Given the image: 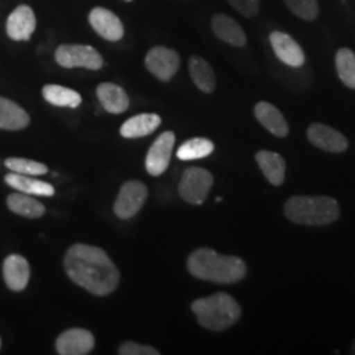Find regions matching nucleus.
Returning <instances> with one entry per match:
<instances>
[{
    "mask_svg": "<svg viewBox=\"0 0 355 355\" xmlns=\"http://www.w3.org/2000/svg\"><path fill=\"white\" fill-rule=\"evenodd\" d=\"M64 270L76 284L96 296L110 295L120 282V272L107 253L85 243H76L69 249Z\"/></svg>",
    "mask_w": 355,
    "mask_h": 355,
    "instance_id": "f257e3e1",
    "label": "nucleus"
},
{
    "mask_svg": "<svg viewBox=\"0 0 355 355\" xmlns=\"http://www.w3.org/2000/svg\"><path fill=\"white\" fill-rule=\"evenodd\" d=\"M187 266L192 277L218 284L239 283L248 274V266L241 258L221 255L207 248L191 253Z\"/></svg>",
    "mask_w": 355,
    "mask_h": 355,
    "instance_id": "f03ea898",
    "label": "nucleus"
},
{
    "mask_svg": "<svg viewBox=\"0 0 355 355\" xmlns=\"http://www.w3.org/2000/svg\"><path fill=\"white\" fill-rule=\"evenodd\" d=\"M283 212L295 224L322 227L337 221L341 209L329 196H292L284 203Z\"/></svg>",
    "mask_w": 355,
    "mask_h": 355,
    "instance_id": "7ed1b4c3",
    "label": "nucleus"
},
{
    "mask_svg": "<svg viewBox=\"0 0 355 355\" xmlns=\"http://www.w3.org/2000/svg\"><path fill=\"white\" fill-rule=\"evenodd\" d=\"M191 309L203 328L214 331L228 329L241 318V306L225 292L198 299Z\"/></svg>",
    "mask_w": 355,
    "mask_h": 355,
    "instance_id": "20e7f679",
    "label": "nucleus"
},
{
    "mask_svg": "<svg viewBox=\"0 0 355 355\" xmlns=\"http://www.w3.org/2000/svg\"><path fill=\"white\" fill-rule=\"evenodd\" d=\"M214 186L212 174L202 167H190L184 171L179 183L180 198L193 205L203 204Z\"/></svg>",
    "mask_w": 355,
    "mask_h": 355,
    "instance_id": "39448f33",
    "label": "nucleus"
},
{
    "mask_svg": "<svg viewBox=\"0 0 355 355\" xmlns=\"http://www.w3.org/2000/svg\"><path fill=\"white\" fill-rule=\"evenodd\" d=\"M55 61L64 69L101 70L103 66L101 53L89 45H61L55 51Z\"/></svg>",
    "mask_w": 355,
    "mask_h": 355,
    "instance_id": "423d86ee",
    "label": "nucleus"
},
{
    "mask_svg": "<svg viewBox=\"0 0 355 355\" xmlns=\"http://www.w3.org/2000/svg\"><path fill=\"white\" fill-rule=\"evenodd\" d=\"M148 198V187L139 180H129L120 189L114 202V211L117 217L127 220L136 215Z\"/></svg>",
    "mask_w": 355,
    "mask_h": 355,
    "instance_id": "0eeeda50",
    "label": "nucleus"
},
{
    "mask_svg": "<svg viewBox=\"0 0 355 355\" xmlns=\"http://www.w3.org/2000/svg\"><path fill=\"white\" fill-rule=\"evenodd\" d=\"M174 144H175V135L173 132L162 133L157 140L153 142L145 161L146 171L150 175L158 177L167 170L171 161Z\"/></svg>",
    "mask_w": 355,
    "mask_h": 355,
    "instance_id": "6e6552de",
    "label": "nucleus"
},
{
    "mask_svg": "<svg viewBox=\"0 0 355 355\" xmlns=\"http://www.w3.org/2000/svg\"><path fill=\"white\" fill-rule=\"evenodd\" d=\"M145 64L153 76L162 82H168L177 74L180 58L177 51L164 46L153 48L146 54Z\"/></svg>",
    "mask_w": 355,
    "mask_h": 355,
    "instance_id": "1a4fd4ad",
    "label": "nucleus"
},
{
    "mask_svg": "<svg viewBox=\"0 0 355 355\" xmlns=\"http://www.w3.org/2000/svg\"><path fill=\"white\" fill-rule=\"evenodd\" d=\"M306 137L313 146L324 152L343 153L349 148V141L341 132L321 123L311 124L306 130Z\"/></svg>",
    "mask_w": 355,
    "mask_h": 355,
    "instance_id": "9d476101",
    "label": "nucleus"
},
{
    "mask_svg": "<svg viewBox=\"0 0 355 355\" xmlns=\"http://www.w3.org/2000/svg\"><path fill=\"white\" fill-rule=\"evenodd\" d=\"M95 338L89 330L69 329L64 331L55 343V349L61 355H86L92 352Z\"/></svg>",
    "mask_w": 355,
    "mask_h": 355,
    "instance_id": "9b49d317",
    "label": "nucleus"
},
{
    "mask_svg": "<svg viewBox=\"0 0 355 355\" xmlns=\"http://www.w3.org/2000/svg\"><path fill=\"white\" fill-rule=\"evenodd\" d=\"M272 51L280 61L291 67H302L305 62L304 51L293 38L284 32H272L270 35Z\"/></svg>",
    "mask_w": 355,
    "mask_h": 355,
    "instance_id": "f8f14e48",
    "label": "nucleus"
},
{
    "mask_svg": "<svg viewBox=\"0 0 355 355\" xmlns=\"http://www.w3.org/2000/svg\"><path fill=\"white\" fill-rule=\"evenodd\" d=\"M89 21L94 31L104 40L119 41L124 36V26L121 20L107 8H94L89 13Z\"/></svg>",
    "mask_w": 355,
    "mask_h": 355,
    "instance_id": "ddd939ff",
    "label": "nucleus"
},
{
    "mask_svg": "<svg viewBox=\"0 0 355 355\" xmlns=\"http://www.w3.org/2000/svg\"><path fill=\"white\" fill-rule=\"evenodd\" d=\"M35 29V12L28 6L17 7L7 20V35L15 41H28Z\"/></svg>",
    "mask_w": 355,
    "mask_h": 355,
    "instance_id": "4468645a",
    "label": "nucleus"
},
{
    "mask_svg": "<svg viewBox=\"0 0 355 355\" xmlns=\"http://www.w3.org/2000/svg\"><path fill=\"white\" fill-rule=\"evenodd\" d=\"M3 275L7 286L12 291H23L31 277L28 261L19 254L8 255L3 263Z\"/></svg>",
    "mask_w": 355,
    "mask_h": 355,
    "instance_id": "2eb2a0df",
    "label": "nucleus"
},
{
    "mask_svg": "<svg viewBox=\"0 0 355 355\" xmlns=\"http://www.w3.org/2000/svg\"><path fill=\"white\" fill-rule=\"evenodd\" d=\"M255 119L275 137H287L290 127L279 110L267 102H259L254 108Z\"/></svg>",
    "mask_w": 355,
    "mask_h": 355,
    "instance_id": "dca6fc26",
    "label": "nucleus"
},
{
    "mask_svg": "<svg viewBox=\"0 0 355 355\" xmlns=\"http://www.w3.org/2000/svg\"><path fill=\"white\" fill-rule=\"evenodd\" d=\"M255 161L261 171L272 186H282L286 178V161L275 152L259 150L255 154Z\"/></svg>",
    "mask_w": 355,
    "mask_h": 355,
    "instance_id": "f3484780",
    "label": "nucleus"
},
{
    "mask_svg": "<svg viewBox=\"0 0 355 355\" xmlns=\"http://www.w3.org/2000/svg\"><path fill=\"white\" fill-rule=\"evenodd\" d=\"M211 24H212V29H214L216 36L220 40L228 42L233 46H237V48H242L246 45L248 38H246L243 29L232 17H229L227 15H223V13H218L214 16Z\"/></svg>",
    "mask_w": 355,
    "mask_h": 355,
    "instance_id": "a211bd4d",
    "label": "nucleus"
},
{
    "mask_svg": "<svg viewBox=\"0 0 355 355\" xmlns=\"http://www.w3.org/2000/svg\"><path fill=\"white\" fill-rule=\"evenodd\" d=\"M161 125V117L155 114H136L120 128V135L125 139H140L149 136Z\"/></svg>",
    "mask_w": 355,
    "mask_h": 355,
    "instance_id": "6ab92c4d",
    "label": "nucleus"
},
{
    "mask_svg": "<svg viewBox=\"0 0 355 355\" xmlns=\"http://www.w3.org/2000/svg\"><path fill=\"white\" fill-rule=\"evenodd\" d=\"M96 95L104 110L110 114H123L129 107L127 92L114 83H102L96 89Z\"/></svg>",
    "mask_w": 355,
    "mask_h": 355,
    "instance_id": "aec40b11",
    "label": "nucleus"
},
{
    "mask_svg": "<svg viewBox=\"0 0 355 355\" xmlns=\"http://www.w3.org/2000/svg\"><path fill=\"white\" fill-rule=\"evenodd\" d=\"M6 183L12 189L28 195H37V196H53L54 187L42 180H38L29 175H21L16 173H10L4 178Z\"/></svg>",
    "mask_w": 355,
    "mask_h": 355,
    "instance_id": "412c9836",
    "label": "nucleus"
},
{
    "mask_svg": "<svg viewBox=\"0 0 355 355\" xmlns=\"http://www.w3.org/2000/svg\"><path fill=\"white\" fill-rule=\"evenodd\" d=\"M29 124V114L16 103L0 98V129L20 130Z\"/></svg>",
    "mask_w": 355,
    "mask_h": 355,
    "instance_id": "4be33fe9",
    "label": "nucleus"
},
{
    "mask_svg": "<svg viewBox=\"0 0 355 355\" xmlns=\"http://www.w3.org/2000/svg\"><path fill=\"white\" fill-rule=\"evenodd\" d=\"M190 76L195 86L205 94H211L216 89V76L212 66L199 55H192L190 60Z\"/></svg>",
    "mask_w": 355,
    "mask_h": 355,
    "instance_id": "5701e85b",
    "label": "nucleus"
},
{
    "mask_svg": "<svg viewBox=\"0 0 355 355\" xmlns=\"http://www.w3.org/2000/svg\"><path fill=\"white\" fill-rule=\"evenodd\" d=\"M42 95L46 102L55 107L76 108L82 103V96L76 91L58 85H46L42 89Z\"/></svg>",
    "mask_w": 355,
    "mask_h": 355,
    "instance_id": "b1692460",
    "label": "nucleus"
},
{
    "mask_svg": "<svg viewBox=\"0 0 355 355\" xmlns=\"http://www.w3.org/2000/svg\"><path fill=\"white\" fill-rule=\"evenodd\" d=\"M7 204L13 214L31 218H37L45 214V207L36 199L31 198L28 193H11L7 198Z\"/></svg>",
    "mask_w": 355,
    "mask_h": 355,
    "instance_id": "393cba45",
    "label": "nucleus"
},
{
    "mask_svg": "<svg viewBox=\"0 0 355 355\" xmlns=\"http://www.w3.org/2000/svg\"><path fill=\"white\" fill-rule=\"evenodd\" d=\"M215 150L214 142L208 139H191L186 141L180 148L178 149L177 157L180 161H195V159H202L208 157L209 154Z\"/></svg>",
    "mask_w": 355,
    "mask_h": 355,
    "instance_id": "a878e982",
    "label": "nucleus"
},
{
    "mask_svg": "<svg viewBox=\"0 0 355 355\" xmlns=\"http://www.w3.org/2000/svg\"><path fill=\"white\" fill-rule=\"evenodd\" d=\"M336 69L343 85L355 89V53L343 48L336 54Z\"/></svg>",
    "mask_w": 355,
    "mask_h": 355,
    "instance_id": "bb28decb",
    "label": "nucleus"
},
{
    "mask_svg": "<svg viewBox=\"0 0 355 355\" xmlns=\"http://www.w3.org/2000/svg\"><path fill=\"white\" fill-rule=\"evenodd\" d=\"M6 166L12 173L29 175V177H37L48 173V167L44 164H40L37 161H32V159H26V158H8L6 159Z\"/></svg>",
    "mask_w": 355,
    "mask_h": 355,
    "instance_id": "cd10ccee",
    "label": "nucleus"
},
{
    "mask_svg": "<svg viewBox=\"0 0 355 355\" xmlns=\"http://www.w3.org/2000/svg\"><path fill=\"white\" fill-rule=\"evenodd\" d=\"M292 13L305 21H313L318 16V0H284Z\"/></svg>",
    "mask_w": 355,
    "mask_h": 355,
    "instance_id": "c85d7f7f",
    "label": "nucleus"
},
{
    "mask_svg": "<svg viewBox=\"0 0 355 355\" xmlns=\"http://www.w3.org/2000/svg\"><path fill=\"white\" fill-rule=\"evenodd\" d=\"M229 4L245 17H253L261 6V0H228Z\"/></svg>",
    "mask_w": 355,
    "mask_h": 355,
    "instance_id": "c756f323",
    "label": "nucleus"
},
{
    "mask_svg": "<svg viewBox=\"0 0 355 355\" xmlns=\"http://www.w3.org/2000/svg\"><path fill=\"white\" fill-rule=\"evenodd\" d=\"M119 354L121 355H158L159 352L155 350L152 346L139 345L136 343H124L120 349Z\"/></svg>",
    "mask_w": 355,
    "mask_h": 355,
    "instance_id": "7c9ffc66",
    "label": "nucleus"
},
{
    "mask_svg": "<svg viewBox=\"0 0 355 355\" xmlns=\"http://www.w3.org/2000/svg\"><path fill=\"white\" fill-rule=\"evenodd\" d=\"M350 354L355 355V341L352 345V347H350Z\"/></svg>",
    "mask_w": 355,
    "mask_h": 355,
    "instance_id": "2f4dec72",
    "label": "nucleus"
},
{
    "mask_svg": "<svg viewBox=\"0 0 355 355\" xmlns=\"http://www.w3.org/2000/svg\"><path fill=\"white\" fill-rule=\"evenodd\" d=\"M124 1H133V0H124Z\"/></svg>",
    "mask_w": 355,
    "mask_h": 355,
    "instance_id": "473e14b6",
    "label": "nucleus"
},
{
    "mask_svg": "<svg viewBox=\"0 0 355 355\" xmlns=\"http://www.w3.org/2000/svg\"><path fill=\"white\" fill-rule=\"evenodd\" d=\"M0 346H1V341H0Z\"/></svg>",
    "mask_w": 355,
    "mask_h": 355,
    "instance_id": "72a5a7b5",
    "label": "nucleus"
}]
</instances>
